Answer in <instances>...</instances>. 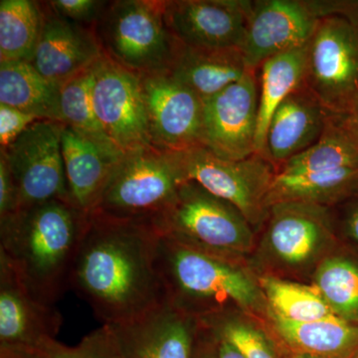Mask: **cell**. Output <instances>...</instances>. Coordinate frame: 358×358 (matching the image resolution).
Masks as SVG:
<instances>
[{
  "label": "cell",
  "instance_id": "cell-1",
  "mask_svg": "<svg viewBox=\"0 0 358 358\" xmlns=\"http://www.w3.org/2000/svg\"><path fill=\"white\" fill-rule=\"evenodd\" d=\"M155 228L90 215L70 288L103 324L136 319L167 301Z\"/></svg>",
  "mask_w": 358,
  "mask_h": 358
},
{
  "label": "cell",
  "instance_id": "cell-2",
  "mask_svg": "<svg viewBox=\"0 0 358 358\" xmlns=\"http://www.w3.org/2000/svg\"><path fill=\"white\" fill-rule=\"evenodd\" d=\"M90 215L71 202L51 200L0 219V253L40 301L55 306L71 275Z\"/></svg>",
  "mask_w": 358,
  "mask_h": 358
},
{
  "label": "cell",
  "instance_id": "cell-3",
  "mask_svg": "<svg viewBox=\"0 0 358 358\" xmlns=\"http://www.w3.org/2000/svg\"><path fill=\"white\" fill-rule=\"evenodd\" d=\"M157 268L167 300L193 315L195 306L218 307L233 303L259 310L262 289L232 261L190 248L160 235Z\"/></svg>",
  "mask_w": 358,
  "mask_h": 358
},
{
  "label": "cell",
  "instance_id": "cell-4",
  "mask_svg": "<svg viewBox=\"0 0 358 358\" xmlns=\"http://www.w3.org/2000/svg\"><path fill=\"white\" fill-rule=\"evenodd\" d=\"M186 180L178 152L154 147L128 152L115 167L90 215L155 229Z\"/></svg>",
  "mask_w": 358,
  "mask_h": 358
},
{
  "label": "cell",
  "instance_id": "cell-5",
  "mask_svg": "<svg viewBox=\"0 0 358 358\" xmlns=\"http://www.w3.org/2000/svg\"><path fill=\"white\" fill-rule=\"evenodd\" d=\"M95 32L103 55L138 75L169 71L180 44L159 0L107 2Z\"/></svg>",
  "mask_w": 358,
  "mask_h": 358
},
{
  "label": "cell",
  "instance_id": "cell-6",
  "mask_svg": "<svg viewBox=\"0 0 358 358\" xmlns=\"http://www.w3.org/2000/svg\"><path fill=\"white\" fill-rule=\"evenodd\" d=\"M155 229L179 244L228 260L253 244L252 226L243 214L193 180L181 185Z\"/></svg>",
  "mask_w": 358,
  "mask_h": 358
},
{
  "label": "cell",
  "instance_id": "cell-7",
  "mask_svg": "<svg viewBox=\"0 0 358 358\" xmlns=\"http://www.w3.org/2000/svg\"><path fill=\"white\" fill-rule=\"evenodd\" d=\"M305 87L322 107L343 115L358 101V20L320 18L308 45Z\"/></svg>",
  "mask_w": 358,
  "mask_h": 358
},
{
  "label": "cell",
  "instance_id": "cell-8",
  "mask_svg": "<svg viewBox=\"0 0 358 358\" xmlns=\"http://www.w3.org/2000/svg\"><path fill=\"white\" fill-rule=\"evenodd\" d=\"M186 179L225 200L241 212L251 226L267 217L268 196L277 171L263 155L224 159L203 145L178 152Z\"/></svg>",
  "mask_w": 358,
  "mask_h": 358
},
{
  "label": "cell",
  "instance_id": "cell-9",
  "mask_svg": "<svg viewBox=\"0 0 358 358\" xmlns=\"http://www.w3.org/2000/svg\"><path fill=\"white\" fill-rule=\"evenodd\" d=\"M64 126L40 120L8 147L0 148L17 186L20 210L51 200L72 203L62 152Z\"/></svg>",
  "mask_w": 358,
  "mask_h": 358
},
{
  "label": "cell",
  "instance_id": "cell-10",
  "mask_svg": "<svg viewBox=\"0 0 358 358\" xmlns=\"http://www.w3.org/2000/svg\"><path fill=\"white\" fill-rule=\"evenodd\" d=\"M93 100L103 131L121 152L152 147L140 75L103 55L95 64Z\"/></svg>",
  "mask_w": 358,
  "mask_h": 358
},
{
  "label": "cell",
  "instance_id": "cell-11",
  "mask_svg": "<svg viewBox=\"0 0 358 358\" xmlns=\"http://www.w3.org/2000/svg\"><path fill=\"white\" fill-rule=\"evenodd\" d=\"M140 78L152 147L181 152L202 145L203 101L169 71Z\"/></svg>",
  "mask_w": 358,
  "mask_h": 358
},
{
  "label": "cell",
  "instance_id": "cell-12",
  "mask_svg": "<svg viewBox=\"0 0 358 358\" xmlns=\"http://www.w3.org/2000/svg\"><path fill=\"white\" fill-rule=\"evenodd\" d=\"M320 17L317 1H252L240 48L247 68L259 69L268 59L307 46Z\"/></svg>",
  "mask_w": 358,
  "mask_h": 358
},
{
  "label": "cell",
  "instance_id": "cell-13",
  "mask_svg": "<svg viewBox=\"0 0 358 358\" xmlns=\"http://www.w3.org/2000/svg\"><path fill=\"white\" fill-rule=\"evenodd\" d=\"M259 82L256 70L203 101L202 145L224 159L242 160L256 152Z\"/></svg>",
  "mask_w": 358,
  "mask_h": 358
},
{
  "label": "cell",
  "instance_id": "cell-14",
  "mask_svg": "<svg viewBox=\"0 0 358 358\" xmlns=\"http://www.w3.org/2000/svg\"><path fill=\"white\" fill-rule=\"evenodd\" d=\"M252 1L169 0L164 16L179 43L195 48L240 49Z\"/></svg>",
  "mask_w": 358,
  "mask_h": 358
},
{
  "label": "cell",
  "instance_id": "cell-15",
  "mask_svg": "<svg viewBox=\"0 0 358 358\" xmlns=\"http://www.w3.org/2000/svg\"><path fill=\"white\" fill-rule=\"evenodd\" d=\"M112 327L119 358H193L200 329L196 317L169 300Z\"/></svg>",
  "mask_w": 358,
  "mask_h": 358
},
{
  "label": "cell",
  "instance_id": "cell-16",
  "mask_svg": "<svg viewBox=\"0 0 358 358\" xmlns=\"http://www.w3.org/2000/svg\"><path fill=\"white\" fill-rule=\"evenodd\" d=\"M62 324L56 306L37 299L0 253V345L38 348L56 338Z\"/></svg>",
  "mask_w": 358,
  "mask_h": 358
},
{
  "label": "cell",
  "instance_id": "cell-17",
  "mask_svg": "<svg viewBox=\"0 0 358 358\" xmlns=\"http://www.w3.org/2000/svg\"><path fill=\"white\" fill-rule=\"evenodd\" d=\"M42 25L31 64L42 76L61 84L95 64L103 55L95 26L73 22L41 3Z\"/></svg>",
  "mask_w": 358,
  "mask_h": 358
},
{
  "label": "cell",
  "instance_id": "cell-18",
  "mask_svg": "<svg viewBox=\"0 0 358 358\" xmlns=\"http://www.w3.org/2000/svg\"><path fill=\"white\" fill-rule=\"evenodd\" d=\"M331 115L305 86L296 90L271 117L263 157L280 169L319 141Z\"/></svg>",
  "mask_w": 358,
  "mask_h": 358
},
{
  "label": "cell",
  "instance_id": "cell-19",
  "mask_svg": "<svg viewBox=\"0 0 358 358\" xmlns=\"http://www.w3.org/2000/svg\"><path fill=\"white\" fill-rule=\"evenodd\" d=\"M62 152L71 201L90 215L124 154L68 126L63 128Z\"/></svg>",
  "mask_w": 358,
  "mask_h": 358
},
{
  "label": "cell",
  "instance_id": "cell-20",
  "mask_svg": "<svg viewBox=\"0 0 358 358\" xmlns=\"http://www.w3.org/2000/svg\"><path fill=\"white\" fill-rule=\"evenodd\" d=\"M268 243L275 257L289 266L312 260L331 233L327 208L285 202L270 207Z\"/></svg>",
  "mask_w": 358,
  "mask_h": 358
},
{
  "label": "cell",
  "instance_id": "cell-21",
  "mask_svg": "<svg viewBox=\"0 0 358 358\" xmlns=\"http://www.w3.org/2000/svg\"><path fill=\"white\" fill-rule=\"evenodd\" d=\"M273 329L287 357L353 358L358 352V324L338 315L313 322H292L271 313Z\"/></svg>",
  "mask_w": 358,
  "mask_h": 358
},
{
  "label": "cell",
  "instance_id": "cell-22",
  "mask_svg": "<svg viewBox=\"0 0 358 358\" xmlns=\"http://www.w3.org/2000/svg\"><path fill=\"white\" fill-rule=\"evenodd\" d=\"M248 70L240 49L195 48L180 43L169 72L205 101L239 81Z\"/></svg>",
  "mask_w": 358,
  "mask_h": 358
},
{
  "label": "cell",
  "instance_id": "cell-23",
  "mask_svg": "<svg viewBox=\"0 0 358 358\" xmlns=\"http://www.w3.org/2000/svg\"><path fill=\"white\" fill-rule=\"evenodd\" d=\"M59 95L60 84L42 76L31 63L0 62V103L35 115L40 120L61 122Z\"/></svg>",
  "mask_w": 358,
  "mask_h": 358
},
{
  "label": "cell",
  "instance_id": "cell-24",
  "mask_svg": "<svg viewBox=\"0 0 358 358\" xmlns=\"http://www.w3.org/2000/svg\"><path fill=\"white\" fill-rule=\"evenodd\" d=\"M358 192V167L305 174L275 173L268 206L298 202L327 205L345 201Z\"/></svg>",
  "mask_w": 358,
  "mask_h": 358
},
{
  "label": "cell",
  "instance_id": "cell-25",
  "mask_svg": "<svg viewBox=\"0 0 358 358\" xmlns=\"http://www.w3.org/2000/svg\"><path fill=\"white\" fill-rule=\"evenodd\" d=\"M308 45L303 48L274 56L260 66L256 138V152L258 155H262L268 122L275 110L294 92L305 86Z\"/></svg>",
  "mask_w": 358,
  "mask_h": 358
},
{
  "label": "cell",
  "instance_id": "cell-26",
  "mask_svg": "<svg viewBox=\"0 0 358 358\" xmlns=\"http://www.w3.org/2000/svg\"><path fill=\"white\" fill-rule=\"evenodd\" d=\"M358 167V141L346 126L343 115H329L319 141L288 160L278 173L305 174Z\"/></svg>",
  "mask_w": 358,
  "mask_h": 358
},
{
  "label": "cell",
  "instance_id": "cell-27",
  "mask_svg": "<svg viewBox=\"0 0 358 358\" xmlns=\"http://www.w3.org/2000/svg\"><path fill=\"white\" fill-rule=\"evenodd\" d=\"M42 25L40 2L30 0L0 1V62H31Z\"/></svg>",
  "mask_w": 358,
  "mask_h": 358
},
{
  "label": "cell",
  "instance_id": "cell-28",
  "mask_svg": "<svg viewBox=\"0 0 358 358\" xmlns=\"http://www.w3.org/2000/svg\"><path fill=\"white\" fill-rule=\"evenodd\" d=\"M95 64L60 84L61 122L92 140L115 147L103 131L94 107Z\"/></svg>",
  "mask_w": 358,
  "mask_h": 358
},
{
  "label": "cell",
  "instance_id": "cell-29",
  "mask_svg": "<svg viewBox=\"0 0 358 358\" xmlns=\"http://www.w3.org/2000/svg\"><path fill=\"white\" fill-rule=\"evenodd\" d=\"M262 289L271 313L292 322H313L336 315L315 287L285 281L278 278L261 279Z\"/></svg>",
  "mask_w": 358,
  "mask_h": 358
},
{
  "label": "cell",
  "instance_id": "cell-30",
  "mask_svg": "<svg viewBox=\"0 0 358 358\" xmlns=\"http://www.w3.org/2000/svg\"><path fill=\"white\" fill-rule=\"evenodd\" d=\"M315 287L341 319L358 324V264L346 257L324 261L315 275Z\"/></svg>",
  "mask_w": 358,
  "mask_h": 358
},
{
  "label": "cell",
  "instance_id": "cell-31",
  "mask_svg": "<svg viewBox=\"0 0 358 358\" xmlns=\"http://www.w3.org/2000/svg\"><path fill=\"white\" fill-rule=\"evenodd\" d=\"M209 331L234 346L244 358H282L275 343L258 327L242 320L209 317Z\"/></svg>",
  "mask_w": 358,
  "mask_h": 358
},
{
  "label": "cell",
  "instance_id": "cell-32",
  "mask_svg": "<svg viewBox=\"0 0 358 358\" xmlns=\"http://www.w3.org/2000/svg\"><path fill=\"white\" fill-rule=\"evenodd\" d=\"M38 350L43 358H119L117 339L110 324L92 331L77 345H66L56 338H48Z\"/></svg>",
  "mask_w": 358,
  "mask_h": 358
},
{
  "label": "cell",
  "instance_id": "cell-33",
  "mask_svg": "<svg viewBox=\"0 0 358 358\" xmlns=\"http://www.w3.org/2000/svg\"><path fill=\"white\" fill-rule=\"evenodd\" d=\"M51 10L66 20L86 26H95L107 1L96 0H53L46 2Z\"/></svg>",
  "mask_w": 358,
  "mask_h": 358
},
{
  "label": "cell",
  "instance_id": "cell-34",
  "mask_svg": "<svg viewBox=\"0 0 358 358\" xmlns=\"http://www.w3.org/2000/svg\"><path fill=\"white\" fill-rule=\"evenodd\" d=\"M40 121L35 115L0 103V145L6 148L20 138L35 122Z\"/></svg>",
  "mask_w": 358,
  "mask_h": 358
},
{
  "label": "cell",
  "instance_id": "cell-35",
  "mask_svg": "<svg viewBox=\"0 0 358 358\" xmlns=\"http://www.w3.org/2000/svg\"><path fill=\"white\" fill-rule=\"evenodd\" d=\"M20 208L17 186L6 157L0 154V219L8 217Z\"/></svg>",
  "mask_w": 358,
  "mask_h": 358
},
{
  "label": "cell",
  "instance_id": "cell-36",
  "mask_svg": "<svg viewBox=\"0 0 358 358\" xmlns=\"http://www.w3.org/2000/svg\"><path fill=\"white\" fill-rule=\"evenodd\" d=\"M348 199L350 200V205L346 209L345 228L348 235L358 243V192Z\"/></svg>",
  "mask_w": 358,
  "mask_h": 358
},
{
  "label": "cell",
  "instance_id": "cell-37",
  "mask_svg": "<svg viewBox=\"0 0 358 358\" xmlns=\"http://www.w3.org/2000/svg\"><path fill=\"white\" fill-rule=\"evenodd\" d=\"M0 358H43L38 348L0 345Z\"/></svg>",
  "mask_w": 358,
  "mask_h": 358
},
{
  "label": "cell",
  "instance_id": "cell-38",
  "mask_svg": "<svg viewBox=\"0 0 358 358\" xmlns=\"http://www.w3.org/2000/svg\"><path fill=\"white\" fill-rule=\"evenodd\" d=\"M200 331L201 329H199V336H197L193 358H216L215 341H214L213 334H211L210 336L204 338Z\"/></svg>",
  "mask_w": 358,
  "mask_h": 358
},
{
  "label": "cell",
  "instance_id": "cell-39",
  "mask_svg": "<svg viewBox=\"0 0 358 358\" xmlns=\"http://www.w3.org/2000/svg\"><path fill=\"white\" fill-rule=\"evenodd\" d=\"M213 336L214 341H215L216 358H244L241 353L238 352L236 348L230 345L225 339L218 338L214 334Z\"/></svg>",
  "mask_w": 358,
  "mask_h": 358
},
{
  "label": "cell",
  "instance_id": "cell-40",
  "mask_svg": "<svg viewBox=\"0 0 358 358\" xmlns=\"http://www.w3.org/2000/svg\"><path fill=\"white\" fill-rule=\"evenodd\" d=\"M343 119H345L346 126L348 127V129H350V131H352L353 136H355V138L358 141V101L353 106L350 112L343 115Z\"/></svg>",
  "mask_w": 358,
  "mask_h": 358
},
{
  "label": "cell",
  "instance_id": "cell-41",
  "mask_svg": "<svg viewBox=\"0 0 358 358\" xmlns=\"http://www.w3.org/2000/svg\"><path fill=\"white\" fill-rule=\"evenodd\" d=\"M341 15L358 20V1H343L341 6Z\"/></svg>",
  "mask_w": 358,
  "mask_h": 358
},
{
  "label": "cell",
  "instance_id": "cell-42",
  "mask_svg": "<svg viewBox=\"0 0 358 358\" xmlns=\"http://www.w3.org/2000/svg\"><path fill=\"white\" fill-rule=\"evenodd\" d=\"M287 358H324V357H313V355H289V357H287Z\"/></svg>",
  "mask_w": 358,
  "mask_h": 358
},
{
  "label": "cell",
  "instance_id": "cell-43",
  "mask_svg": "<svg viewBox=\"0 0 358 358\" xmlns=\"http://www.w3.org/2000/svg\"><path fill=\"white\" fill-rule=\"evenodd\" d=\"M353 358H358V352H357V355H355V357Z\"/></svg>",
  "mask_w": 358,
  "mask_h": 358
}]
</instances>
